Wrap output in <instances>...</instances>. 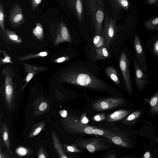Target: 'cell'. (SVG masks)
Returning <instances> with one entry per match:
<instances>
[{
  "mask_svg": "<svg viewBox=\"0 0 158 158\" xmlns=\"http://www.w3.org/2000/svg\"><path fill=\"white\" fill-rule=\"evenodd\" d=\"M101 117L97 115L95 117V119L96 121H99L101 119Z\"/></svg>",
  "mask_w": 158,
  "mask_h": 158,
  "instance_id": "44",
  "label": "cell"
},
{
  "mask_svg": "<svg viewBox=\"0 0 158 158\" xmlns=\"http://www.w3.org/2000/svg\"><path fill=\"white\" fill-rule=\"evenodd\" d=\"M5 41L10 44H17L22 43L21 38L14 31L5 28L3 31Z\"/></svg>",
  "mask_w": 158,
  "mask_h": 158,
  "instance_id": "16",
  "label": "cell"
},
{
  "mask_svg": "<svg viewBox=\"0 0 158 158\" xmlns=\"http://www.w3.org/2000/svg\"><path fill=\"white\" fill-rule=\"evenodd\" d=\"M154 50L156 53L158 54V40L156 42L154 45Z\"/></svg>",
  "mask_w": 158,
  "mask_h": 158,
  "instance_id": "40",
  "label": "cell"
},
{
  "mask_svg": "<svg viewBox=\"0 0 158 158\" xmlns=\"http://www.w3.org/2000/svg\"><path fill=\"white\" fill-rule=\"evenodd\" d=\"M145 26L149 30H158V16L153 17L147 20L145 22Z\"/></svg>",
  "mask_w": 158,
  "mask_h": 158,
  "instance_id": "23",
  "label": "cell"
},
{
  "mask_svg": "<svg viewBox=\"0 0 158 158\" xmlns=\"http://www.w3.org/2000/svg\"><path fill=\"white\" fill-rule=\"evenodd\" d=\"M111 141L114 144L118 145L124 147L127 146V144L122 137L116 133L111 139Z\"/></svg>",
  "mask_w": 158,
  "mask_h": 158,
  "instance_id": "26",
  "label": "cell"
},
{
  "mask_svg": "<svg viewBox=\"0 0 158 158\" xmlns=\"http://www.w3.org/2000/svg\"><path fill=\"white\" fill-rule=\"evenodd\" d=\"M72 42V39L69 31L65 23L61 20L58 27L54 41L56 46L62 43Z\"/></svg>",
  "mask_w": 158,
  "mask_h": 158,
  "instance_id": "13",
  "label": "cell"
},
{
  "mask_svg": "<svg viewBox=\"0 0 158 158\" xmlns=\"http://www.w3.org/2000/svg\"><path fill=\"white\" fill-rule=\"evenodd\" d=\"M0 52L3 53L4 57V58H0V65H2L4 64L10 63L12 64V62L11 60V57L5 51L0 50Z\"/></svg>",
  "mask_w": 158,
  "mask_h": 158,
  "instance_id": "29",
  "label": "cell"
},
{
  "mask_svg": "<svg viewBox=\"0 0 158 158\" xmlns=\"http://www.w3.org/2000/svg\"><path fill=\"white\" fill-rule=\"evenodd\" d=\"M42 0H31V3L33 11H35L41 3Z\"/></svg>",
  "mask_w": 158,
  "mask_h": 158,
  "instance_id": "35",
  "label": "cell"
},
{
  "mask_svg": "<svg viewBox=\"0 0 158 158\" xmlns=\"http://www.w3.org/2000/svg\"><path fill=\"white\" fill-rule=\"evenodd\" d=\"M105 72L113 81L116 84H119V80L116 69L113 67H109L105 69Z\"/></svg>",
  "mask_w": 158,
  "mask_h": 158,
  "instance_id": "22",
  "label": "cell"
},
{
  "mask_svg": "<svg viewBox=\"0 0 158 158\" xmlns=\"http://www.w3.org/2000/svg\"><path fill=\"white\" fill-rule=\"evenodd\" d=\"M38 157L39 158H47L48 157V155L44 147L42 145H39L37 152Z\"/></svg>",
  "mask_w": 158,
  "mask_h": 158,
  "instance_id": "30",
  "label": "cell"
},
{
  "mask_svg": "<svg viewBox=\"0 0 158 158\" xmlns=\"http://www.w3.org/2000/svg\"><path fill=\"white\" fill-rule=\"evenodd\" d=\"M15 152L19 156H24L27 155L29 153V150L25 148L19 147L16 149Z\"/></svg>",
  "mask_w": 158,
  "mask_h": 158,
  "instance_id": "31",
  "label": "cell"
},
{
  "mask_svg": "<svg viewBox=\"0 0 158 158\" xmlns=\"http://www.w3.org/2000/svg\"><path fill=\"white\" fill-rule=\"evenodd\" d=\"M60 81L96 90H103L106 85L93 74L81 68H72L59 76Z\"/></svg>",
  "mask_w": 158,
  "mask_h": 158,
  "instance_id": "1",
  "label": "cell"
},
{
  "mask_svg": "<svg viewBox=\"0 0 158 158\" xmlns=\"http://www.w3.org/2000/svg\"><path fill=\"white\" fill-rule=\"evenodd\" d=\"M104 25L101 35L103 36L106 48H109L117 34L118 27L116 19L112 18L106 11H105Z\"/></svg>",
  "mask_w": 158,
  "mask_h": 158,
  "instance_id": "6",
  "label": "cell"
},
{
  "mask_svg": "<svg viewBox=\"0 0 158 158\" xmlns=\"http://www.w3.org/2000/svg\"><path fill=\"white\" fill-rule=\"evenodd\" d=\"M69 7L77 17L80 22L84 20L83 0H64Z\"/></svg>",
  "mask_w": 158,
  "mask_h": 158,
  "instance_id": "12",
  "label": "cell"
},
{
  "mask_svg": "<svg viewBox=\"0 0 158 158\" xmlns=\"http://www.w3.org/2000/svg\"><path fill=\"white\" fill-rule=\"evenodd\" d=\"M45 125V122L41 121L33 126L30 131L29 138H31L38 135L43 129Z\"/></svg>",
  "mask_w": 158,
  "mask_h": 158,
  "instance_id": "21",
  "label": "cell"
},
{
  "mask_svg": "<svg viewBox=\"0 0 158 158\" xmlns=\"http://www.w3.org/2000/svg\"><path fill=\"white\" fill-rule=\"evenodd\" d=\"M59 114L63 118L65 117L67 115V113L65 110H61L59 112Z\"/></svg>",
  "mask_w": 158,
  "mask_h": 158,
  "instance_id": "39",
  "label": "cell"
},
{
  "mask_svg": "<svg viewBox=\"0 0 158 158\" xmlns=\"http://www.w3.org/2000/svg\"><path fill=\"white\" fill-rule=\"evenodd\" d=\"M69 59L70 57L68 56H62L56 59L54 61L56 63H61L68 60Z\"/></svg>",
  "mask_w": 158,
  "mask_h": 158,
  "instance_id": "37",
  "label": "cell"
},
{
  "mask_svg": "<svg viewBox=\"0 0 158 158\" xmlns=\"http://www.w3.org/2000/svg\"><path fill=\"white\" fill-rule=\"evenodd\" d=\"M93 45L96 48H99L104 45L103 36L101 35H95L93 40Z\"/></svg>",
  "mask_w": 158,
  "mask_h": 158,
  "instance_id": "27",
  "label": "cell"
},
{
  "mask_svg": "<svg viewBox=\"0 0 158 158\" xmlns=\"http://www.w3.org/2000/svg\"><path fill=\"white\" fill-rule=\"evenodd\" d=\"M157 0H148L147 3L150 4H153L156 2Z\"/></svg>",
  "mask_w": 158,
  "mask_h": 158,
  "instance_id": "42",
  "label": "cell"
},
{
  "mask_svg": "<svg viewBox=\"0 0 158 158\" xmlns=\"http://www.w3.org/2000/svg\"><path fill=\"white\" fill-rule=\"evenodd\" d=\"M157 142H158V140H157Z\"/></svg>",
  "mask_w": 158,
  "mask_h": 158,
  "instance_id": "45",
  "label": "cell"
},
{
  "mask_svg": "<svg viewBox=\"0 0 158 158\" xmlns=\"http://www.w3.org/2000/svg\"><path fill=\"white\" fill-rule=\"evenodd\" d=\"M135 80L138 88L143 89L149 81L148 78L136 60L134 61Z\"/></svg>",
  "mask_w": 158,
  "mask_h": 158,
  "instance_id": "14",
  "label": "cell"
},
{
  "mask_svg": "<svg viewBox=\"0 0 158 158\" xmlns=\"http://www.w3.org/2000/svg\"><path fill=\"white\" fill-rule=\"evenodd\" d=\"M48 104L46 101L41 102L39 105L38 109L41 112L45 111L48 108Z\"/></svg>",
  "mask_w": 158,
  "mask_h": 158,
  "instance_id": "36",
  "label": "cell"
},
{
  "mask_svg": "<svg viewBox=\"0 0 158 158\" xmlns=\"http://www.w3.org/2000/svg\"><path fill=\"white\" fill-rule=\"evenodd\" d=\"M158 104V93L151 99L150 104L152 107H155Z\"/></svg>",
  "mask_w": 158,
  "mask_h": 158,
  "instance_id": "34",
  "label": "cell"
},
{
  "mask_svg": "<svg viewBox=\"0 0 158 158\" xmlns=\"http://www.w3.org/2000/svg\"><path fill=\"white\" fill-rule=\"evenodd\" d=\"M48 55V52L45 51L37 53L25 55L23 56L18 57L17 59L20 61H24L34 58L46 56Z\"/></svg>",
  "mask_w": 158,
  "mask_h": 158,
  "instance_id": "25",
  "label": "cell"
},
{
  "mask_svg": "<svg viewBox=\"0 0 158 158\" xmlns=\"http://www.w3.org/2000/svg\"><path fill=\"white\" fill-rule=\"evenodd\" d=\"M105 138L93 137L78 139L74 141L73 145L80 149H85L89 152H96L107 149L112 146V142Z\"/></svg>",
  "mask_w": 158,
  "mask_h": 158,
  "instance_id": "5",
  "label": "cell"
},
{
  "mask_svg": "<svg viewBox=\"0 0 158 158\" xmlns=\"http://www.w3.org/2000/svg\"><path fill=\"white\" fill-rule=\"evenodd\" d=\"M119 67L122 72L127 89L129 93L132 90V85L129 69V62L126 53L123 52L119 60Z\"/></svg>",
  "mask_w": 158,
  "mask_h": 158,
  "instance_id": "10",
  "label": "cell"
},
{
  "mask_svg": "<svg viewBox=\"0 0 158 158\" xmlns=\"http://www.w3.org/2000/svg\"><path fill=\"white\" fill-rule=\"evenodd\" d=\"M124 103L122 98H110L97 100L93 103L92 106L95 110L101 111L118 107Z\"/></svg>",
  "mask_w": 158,
  "mask_h": 158,
  "instance_id": "7",
  "label": "cell"
},
{
  "mask_svg": "<svg viewBox=\"0 0 158 158\" xmlns=\"http://www.w3.org/2000/svg\"><path fill=\"white\" fill-rule=\"evenodd\" d=\"M62 124L67 131L73 134L100 135L110 140L116 134L110 131L89 125L71 114L67 115L63 119Z\"/></svg>",
  "mask_w": 158,
  "mask_h": 158,
  "instance_id": "2",
  "label": "cell"
},
{
  "mask_svg": "<svg viewBox=\"0 0 158 158\" xmlns=\"http://www.w3.org/2000/svg\"><path fill=\"white\" fill-rule=\"evenodd\" d=\"M134 44L137 61L147 76H149L145 53L141 41L137 35L135 36Z\"/></svg>",
  "mask_w": 158,
  "mask_h": 158,
  "instance_id": "9",
  "label": "cell"
},
{
  "mask_svg": "<svg viewBox=\"0 0 158 158\" xmlns=\"http://www.w3.org/2000/svg\"><path fill=\"white\" fill-rule=\"evenodd\" d=\"M85 10L90 17L95 35H101L105 10L103 0H85Z\"/></svg>",
  "mask_w": 158,
  "mask_h": 158,
  "instance_id": "4",
  "label": "cell"
},
{
  "mask_svg": "<svg viewBox=\"0 0 158 158\" xmlns=\"http://www.w3.org/2000/svg\"><path fill=\"white\" fill-rule=\"evenodd\" d=\"M8 18L10 23L14 28L18 27L24 23L25 18L23 9L18 2L10 9Z\"/></svg>",
  "mask_w": 158,
  "mask_h": 158,
  "instance_id": "8",
  "label": "cell"
},
{
  "mask_svg": "<svg viewBox=\"0 0 158 158\" xmlns=\"http://www.w3.org/2000/svg\"><path fill=\"white\" fill-rule=\"evenodd\" d=\"M15 74L12 67L6 66L1 77L0 93L7 109H13L15 98L16 84L14 81Z\"/></svg>",
  "mask_w": 158,
  "mask_h": 158,
  "instance_id": "3",
  "label": "cell"
},
{
  "mask_svg": "<svg viewBox=\"0 0 158 158\" xmlns=\"http://www.w3.org/2000/svg\"><path fill=\"white\" fill-rule=\"evenodd\" d=\"M1 131L3 145L10 152V149L9 133L8 126L6 122H4L2 123L1 127Z\"/></svg>",
  "mask_w": 158,
  "mask_h": 158,
  "instance_id": "17",
  "label": "cell"
},
{
  "mask_svg": "<svg viewBox=\"0 0 158 158\" xmlns=\"http://www.w3.org/2000/svg\"><path fill=\"white\" fill-rule=\"evenodd\" d=\"M33 33L38 39L42 40L43 38L44 31L43 27L40 22H37L35 27L33 29Z\"/></svg>",
  "mask_w": 158,
  "mask_h": 158,
  "instance_id": "24",
  "label": "cell"
},
{
  "mask_svg": "<svg viewBox=\"0 0 158 158\" xmlns=\"http://www.w3.org/2000/svg\"><path fill=\"white\" fill-rule=\"evenodd\" d=\"M150 153L149 152H147L144 154L143 157L144 158H150Z\"/></svg>",
  "mask_w": 158,
  "mask_h": 158,
  "instance_id": "43",
  "label": "cell"
},
{
  "mask_svg": "<svg viewBox=\"0 0 158 158\" xmlns=\"http://www.w3.org/2000/svg\"><path fill=\"white\" fill-rule=\"evenodd\" d=\"M52 136L54 148L58 153L59 157L61 158H67L68 157L64 151L56 133L54 131H52Z\"/></svg>",
  "mask_w": 158,
  "mask_h": 158,
  "instance_id": "18",
  "label": "cell"
},
{
  "mask_svg": "<svg viewBox=\"0 0 158 158\" xmlns=\"http://www.w3.org/2000/svg\"><path fill=\"white\" fill-rule=\"evenodd\" d=\"M22 64L27 75L24 80L25 83L21 89V91L24 89L29 81L36 74L42 72L46 71L48 69L46 67L31 64L25 63H23Z\"/></svg>",
  "mask_w": 158,
  "mask_h": 158,
  "instance_id": "11",
  "label": "cell"
},
{
  "mask_svg": "<svg viewBox=\"0 0 158 158\" xmlns=\"http://www.w3.org/2000/svg\"><path fill=\"white\" fill-rule=\"evenodd\" d=\"M104 157L107 158H114L117 157V155L115 153L109 154L106 155V156H104Z\"/></svg>",
  "mask_w": 158,
  "mask_h": 158,
  "instance_id": "38",
  "label": "cell"
},
{
  "mask_svg": "<svg viewBox=\"0 0 158 158\" xmlns=\"http://www.w3.org/2000/svg\"><path fill=\"white\" fill-rule=\"evenodd\" d=\"M140 114L141 112L139 111L134 112L129 115L123 122L130 121L134 120L138 117Z\"/></svg>",
  "mask_w": 158,
  "mask_h": 158,
  "instance_id": "33",
  "label": "cell"
},
{
  "mask_svg": "<svg viewBox=\"0 0 158 158\" xmlns=\"http://www.w3.org/2000/svg\"><path fill=\"white\" fill-rule=\"evenodd\" d=\"M63 147L66 151L70 152H80L82 150V149L78 148L73 145L70 146L64 144L63 145Z\"/></svg>",
  "mask_w": 158,
  "mask_h": 158,
  "instance_id": "32",
  "label": "cell"
},
{
  "mask_svg": "<svg viewBox=\"0 0 158 158\" xmlns=\"http://www.w3.org/2000/svg\"><path fill=\"white\" fill-rule=\"evenodd\" d=\"M129 113V111L124 110L116 111L110 114L106 120L107 121L113 122L121 120L126 116Z\"/></svg>",
  "mask_w": 158,
  "mask_h": 158,
  "instance_id": "19",
  "label": "cell"
},
{
  "mask_svg": "<svg viewBox=\"0 0 158 158\" xmlns=\"http://www.w3.org/2000/svg\"><path fill=\"white\" fill-rule=\"evenodd\" d=\"M6 15L2 3L0 2V27L3 31L5 30V20Z\"/></svg>",
  "mask_w": 158,
  "mask_h": 158,
  "instance_id": "28",
  "label": "cell"
},
{
  "mask_svg": "<svg viewBox=\"0 0 158 158\" xmlns=\"http://www.w3.org/2000/svg\"><path fill=\"white\" fill-rule=\"evenodd\" d=\"M96 57L98 60L105 59L109 58L110 54L104 45L99 48H96Z\"/></svg>",
  "mask_w": 158,
  "mask_h": 158,
  "instance_id": "20",
  "label": "cell"
},
{
  "mask_svg": "<svg viewBox=\"0 0 158 158\" xmlns=\"http://www.w3.org/2000/svg\"><path fill=\"white\" fill-rule=\"evenodd\" d=\"M9 158V157L7 156V155L4 154L2 151L0 149V158Z\"/></svg>",
  "mask_w": 158,
  "mask_h": 158,
  "instance_id": "41",
  "label": "cell"
},
{
  "mask_svg": "<svg viewBox=\"0 0 158 158\" xmlns=\"http://www.w3.org/2000/svg\"><path fill=\"white\" fill-rule=\"evenodd\" d=\"M112 8L113 15L116 17L117 14L121 10H127L129 7L128 0H109Z\"/></svg>",
  "mask_w": 158,
  "mask_h": 158,
  "instance_id": "15",
  "label": "cell"
}]
</instances>
